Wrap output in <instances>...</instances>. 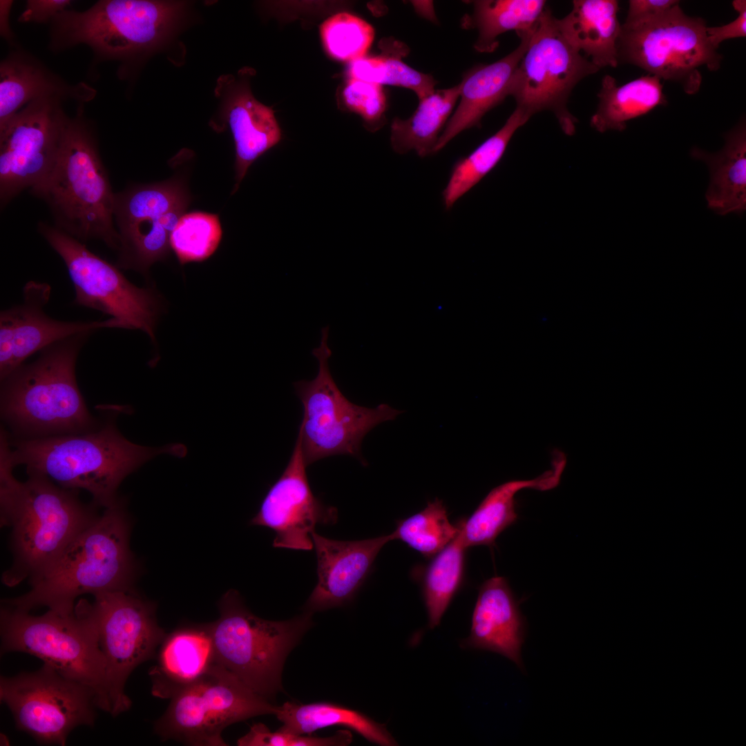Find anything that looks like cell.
Returning <instances> with one entry per match:
<instances>
[{"label":"cell","mask_w":746,"mask_h":746,"mask_svg":"<svg viewBox=\"0 0 746 746\" xmlns=\"http://www.w3.org/2000/svg\"><path fill=\"white\" fill-rule=\"evenodd\" d=\"M529 32L519 36V46L499 60L476 66L459 84L460 102L434 149H442L461 132L479 126L483 116L510 94L515 73L525 52Z\"/></svg>","instance_id":"obj_23"},{"label":"cell","mask_w":746,"mask_h":746,"mask_svg":"<svg viewBox=\"0 0 746 746\" xmlns=\"http://www.w3.org/2000/svg\"><path fill=\"white\" fill-rule=\"evenodd\" d=\"M216 94L220 99L218 116L211 126L220 132L228 124L236 150L235 180L237 191L249 166L282 139L274 111L252 95L249 86L232 75H222Z\"/></svg>","instance_id":"obj_19"},{"label":"cell","mask_w":746,"mask_h":746,"mask_svg":"<svg viewBox=\"0 0 746 746\" xmlns=\"http://www.w3.org/2000/svg\"><path fill=\"white\" fill-rule=\"evenodd\" d=\"M222 235L217 214L203 211L184 213L170 234V247L181 265L201 262L216 251Z\"/></svg>","instance_id":"obj_37"},{"label":"cell","mask_w":746,"mask_h":746,"mask_svg":"<svg viewBox=\"0 0 746 746\" xmlns=\"http://www.w3.org/2000/svg\"><path fill=\"white\" fill-rule=\"evenodd\" d=\"M79 104L68 119L57 162L30 192L44 201L55 227L82 241L97 239L117 250L115 193L101 160L95 132Z\"/></svg>","instance_id":"obj_5"},{"label":"cell","mask_w":746,"mask_h":746,"mask_svg":"<svg viewBox=\"0 0 746 746\" xmlns=\"http://www.w3.org/2000/svg\"><path fill=\"white\" fill-rule=\"evenodd\" d=\"M615 0H575L571 11L555 19L570 45L600 69L616 67L618 41L621 31Z\"/></svg>","instance_id":"obj_26"},{"label":"cell","mask_w":746,"mask_h":746,"mask_svg":"<svg viewBox=\"0 0 746 746\" xmlns=\"http://www.w3.org/2000/svg\"><path fill=\"white\" fill-rule=\"evenodd\" d=\"M732 6L738 13L734 21L725 25L707 26L706 28L708 40L716 49L725 40L746 37V1L734 0Z\"/></svg>","instance_id":"obj_41"},{"label":"cell","mask_w":746,"mask_h":746,"mask_svg":"<svg viewBox=\"0 0 746 746\" xmlns=\"http://www.w3.org/2000/svg\"><path fill=\"white\" fill-rule=\"evenodd\" d=\"M460 530L459 523L451 524L443 501L435 499L420 512L398 522L391 533L425 557L437 555Z\"/></svg>","instance_id":"obj_36"},{"label":"cell","mask_w":746,"mask_h":746,"mask_svg":"<svg viewBox=\"0 0 746 746\" xmlns=\"http://www.w3.org/2000/svg\"><path fill=\"white\" fill-rule=\"evenodd\" d=\"M555 19L546 8L529 33L510 95L515 98L516 108L530 117L551 111L562 131L573 135L577 120L568 110V99L579 82L600 68L570 45Z\"/></svg>","instance_id":"obj_11"},{"label":"cell","mask_w":746,"mask_h":746,"mask_svg":"<svg viewBox=\"0 0 746 746\" xmlns=\"http://www.w3.org/2000/svg\"><path fill=\"white\" fill-rule=\"evenodd\" d=\"M131 522L119 499L104 508L36 580L2 604L30 612L40 606L71 612L79 596L132 589L136 564L129 547Z\"/></svg>","instance_id":"obj_3"},{"label":"cell","mask_w":746,"mask_h":746,"mask_svg":"<svg viewBox=\"0 0 746 746\" xmlns=\"http://www.w3.org/2000/svg\"><path fill=\"white\" fill-rule=\"evenodd\" d=\"M408 52L407 46L394 41L390 52L382 55L383 62L381 85L410 89L420 100L434 91L436 81L431 75L420 73L402 61L401 57Z\"/></svg>","instance_id":"obj_39"},{"label":"cell","mask_w":746,"mask_h":746,"mask_svg":"<svg viewBox=\"0 0 746 746\" xmlns=\"http://www.w3.org/2000/svg\"><path fill=\"white\" fill-rule=\"evenodd\" d=\"M191 197L180 179L131 186L114 197L113 216L118 233L135 224L188 207Z\"/></svg>","instance_id":"obj_33"},{"label":"cell","mask_w":746,"mask_h":746,"mask_svg":"<svg viewBox=\"0 0 746 746\" xmlns=\"http://www.w3.org/2000/svg\"><path fill=\"white\" fill-rule=\"evenodd\" d=\"M343 96L348 108L363 118L369 130L376 131L381 126L386 109L381 85L350 78Z\"/></svg>","instance_id":"obj_40"},{"label":"cell","mask_w":746,"mask_h":746,"mask_svg":"<svg viewBox=\"0 0 746 746\" xmlns=\"http://www.w3.org/2000/svg\"><path fill=\"white\" fill-rule=\"evenodd\" d=\"M86 601L79 600L71 612L48 609L41 615L3 605L2 649L40 658L64 676L90 689L97 708L108 713L106 662Z\"/></svg>","instance_id":"obj_7"},{"label":"cell","mask_w":746,"mask_h":746,"mask_svg":"<svg viewBox=\"0 0 746 746\" xmlns=\"http://www.w3.org/2000/svg\"><path fill=\"white\" fill-rule=\"evenodd\" d=\"M9 461H0L1 526L12 529V555L1 581L9 587L36 580L99 515L96 505L79 499L77 490L37 474L21 482Z\"/></svg>","instance_id":"obj_1"},{"label":"cell","mask_w":746,"mask_h":746,"mask_svg":"<svg viewBox=\"0 0 746 746\" xmlns=\"http://www.w3.org/2000/svg\"><path fill=\"white\" fill-rule=\"evenodd\" d=\"M328 335L329 327H323L320 345L312 352L318 362L316 376L294 383L303 405L298 435L307 466L338 455L360 459L361 445L365 434L378 424L394 420L401 413L384 403L374 408L359 406L343 394L329 368L332 351L327 345Z\"/></svg>","instance_id":"obj_9"},{"label":"cell","mask_w":746,"mask_h":746,"mask_svg":"<svg viewBox=\"0 0 746 746\" xmlns=\"http://www.w3.org/2000/svg\"><path fill=\"white\" fill-rule=\"evenodd\" d=\"M217 664L207 625L178 629L165 636L160 646L157 663L149 671L152 695L171 698Z\"/></svg>","instance_id":"obj_24"},{"label":"cell","mask_w":746,"mask_h":746,"mask_svg":"<svg viewBox=\"0 0 746 746\" xmlns=\"http://www.w3.org/2000/svg\"><path fill=\"white\" fill-rule=\"evenodd\" d=\"M599 104L590 124L597 131H623L627 122L647 114L659 106L666 105L662 79L647 74L619 85L611 75L602 80L597 94Z\"/></svg>","instance_id":"obj_28"},{"label":"cell","mask_w":746,"mask_h":746,"mask_svg":"<svg viewBox=\"0 0 746 746\" xmlns=\"http://www.w3.org/2000/svg\"><path fill=\"white\" fill-rule=\"evenodd\" d=\"M526 634L524 617L506 579L495 576L485 581L479 590L470 635L461 647L499 653L524 671L522 647Z\"/></svg>","instance_id":"obj_21"},{"label":"cell","mask_w":746,"mask_h":746,"mask_svg":"<svg viewBox=\"0 0 746 746\" xmlns=\"http://www.w3.org/2000/svg\"><path fill=\"white\" fill-rule=\"evenodd\" d=\"M86 601L106 662L108 713L128 710L124 686L139 664L153 658L166 634L158 625L155 605L133 589L102 592Z\"/></svg>","instance_id":"obj_13"},{"label":"cell","mask_w":746,"mask_h":746,"mask_svg":"<svg viewBox=\"0 0 746 746\" xmlns=\"http://www.w3.org/2000/svg\"><path fill=\"white\" fill-rule=\"evenodd\" d=\"M283 723L280 731L303 735L330 726L349 727L370 742L381 745H396V742L384 725L360 711L336 704L321 702L298 704L286 702L276 707L275 714Z\"/></svg>","instance_id":"obj_29"},{"label":"cell","mask_w":746,"mask_h":746,"mask_svg":"<svg viewBox=\"0 0 746 746\" xmlns=\"http://www.w3.org/2000/svg\"><path fill=\"white\" fill-rule=\"evenodd\" d=\"M71 3L70 0H28L18 21L37 23L51 22L57 14L67 10Z\"/></svg>","instance_id":"obj_42"},{"label":"cell","mask_w":746,"mask_h":746,"mask_svg":"<svg viewBox=\"0 0 746 746\" xmlns=\"http://www.w3.org/2000/svg\"><path fill=\"white\" fill-rule=\"evenodd\" d=\"M725 144L709 153L694 146L691 156L708 166L710 181L705 193L708 207L716 213L741 214L746 209V124L745 118L724 135Z\"/></svg>","instance_id":"obj_27"},{"label":"cell","mask_w":746,"mask_h":746,"mask_svg":"<svg viewBox=\"0 0 746 746\" xmlns=\"http://www.w3.org/2000/svg\"><path fill=\"white\" fill-rule=\"evenodd\" d=\"M320 34L329 57L350 62L365 57L374 37L370 23L347 12L327 18L320 26Z\"/></svg>","instance_id":"obj_38"},{"label":"cell","mask_w":746,"mask_h":746,"mask_svg":"<svg viewBox=\"0 0 746 746\" xmlns=\"http://www.w3.org/2000/svg\"><path fill=\"white\" fill-rule=\"evenodd\" d=\"M705 21L686 15L679 4L664 14L637 23H623L618 41V62L630 64L662 80L678 84L694 95L702 84L700 68H720L722 55L709 43Z\"/></svg>","instance_id":"obj_10"},{"label":"cell","mask_w":746,"mask_h":746,"mask_svg":"<svg viewBox=\"0 0 746 746\" xmlns=\"http://www.w3.org/2000/svg\"><path fill=\"white\" fill-rule=\"evenodd\" d=\"M0 699L16 727L38 743L64 745L78 726H92L97 708L93 691L44 663L37 671L1 677Z\"/></svg>","instance_id":"obj_15"},{"label":"cell","mask_w":746,"mask_h":746,"mask_svg":"<svg viewBox=\"0 0 746 746\" xmlns=\"http://www.w3.org/2000/svg\"><path fill=\"white\" fill-rule=\"evenodd\" d=\"M299 435L289 461L279 479L265 497L250 524L275 532L276 548L310 551L311 534L318 524H332L337 510L324 505L309 486Z\"/></svg>","instance_id":"obj_17"},{"label":"cell","mask_w":746,"mask_h":746,"mask_svg":"<svg viewBox=\"0 0 746 746\" xmlns=\"http://www.w3.org/2000/svg\"><path fill=\"white\" fill-rule=\"evenodd\" d=\"M50 286L33 280L23 287V302L0 313V381L30 356L70 336L102 328H119L117 322L104 321H63L44 312Z\"/></svg>","instance_id":"obj_18"},{"label":"cell","mask_w":746,"mask_h":746,"mask_svg":"<svg viewBox=\"0 0 746 746\" xmlns=\"http://www.w3.org/2000/svg\"><path fill=\"white\" fill-rule=\"evenodd\" d=\"M530 118L516 108L501 128L468 156L455 163L442 192L443 202L447 210L496 166L515 133Z\"/></svg>","instance_id":"obj_32"},{"label":"cell","mask_w":746,"mask_h":746,"mask_svg":"<svg viewBox=\"0 0 746 746\" xmlns=\"http://www.w3.org/2000/svg\"><path fill=\"white\" fill-rule=\"evenodd\" d=\"M62 101L39 98L0 130L1 207L50 173L58 158L69 117Z\"/></svg>","instance_id":"obj_16"},{"label":"cell","mask_w":746,"mask_h":746,"mask_svg":"<svg viewBox=\"0 0 746 746\" xmlns=\"http://www.w3.org/2000/svg\"><path fill=\"white\" fill-rule=\"evenodd\" d=\"M459 97V84L434 90L420 99L408 118H395L391 125V144L399 154L414 151L423 157L434 153L437 141Z\"/></svg>","instance_id":"obj_30"},{"label":"cell","mask_w":746,"mask_h":746,"mask_svg":"<svg viewBox=\"0 0 746 746\" xmlns=\"http://www.w3.org/2000/svg\"><path fill=\"white\" fill-rule=\"evenodd\" d=\"M546 3L544 0L475 1L472 15L463 19V25L477 30L475 50L492 52L502 33L514 30L519 36L532 30L546 9Z\"/></svg>","instance_id":"obj_31"},{"label":"cell","mask_w":746,"mask_h":746,"mask_svg":"<svg viewBox=\"0 0 746 746\" xmlns=\"http://www.w3.org/2000/svg\"><path fill=\"white\" fill-rule=\"evenodd\" d=\"M8 436L15 466L24 465L28 475L44 476L62 488L86 490L93 503L104 508L119 499L120 484L144 463L163 453L186 454L182 444H135L120 433L113 417L83 433L35 439Z\"/></svg>","instance_id":"obj_2"},{"label":"cell","mask_w":746,"mask_h":746,"mask_svg":"<svg viewBox=\"0 0 746 746\" xmlns=\"http://www.w3.org/2000/svg\"><path fill=\"white\" fill-rule=\"evenodd\" d=\"M171 699L155 731L163 740L191 745H227L222 737L227 727L275 714L277 707L218 664Z\"/></svg>","instance_id":"obj_14"},{"label":"cell","mask_w":746,"mask_h":746,"mask_svg":"<svg viewBox=\"0 0 746 746\" xmlns=\"http://www.w3.org/2000/svg\"><path fill=\"white\" fill-rule=\"evenodd\" d=\"M13 4L12 0L0 1V34L7 42L14 44L15 35L10 24V14Z\"/></svg>","instance_id":"obj_44"},{"label":"cell","mask_w":746,"mask_h":746,"mask_svg":"<svg viewBox=\"0 0 746 746\" xmlns=\"http://www.w3.org/2000/svg\"><path fill=\"white\" fill-rule=\"evenodd\" d=\"M184 2L100 0L85 11L66 10L51 21L49 47L61 51L79 44L102 61H126L154 52L169 41Z\"/></svg>","instance_id":"obj_6"},{"label":"cell","mask_w":746,"mask_h":746,"mask_svg":"<svg viewBox=\"0 0 746 746\" xmlns=\"http://www.w3.org/2000/svg\"><path fill=\"white\" fill-rule=\"evenodd\" d=\"M566 462L562 452H555L551 468L542 475L533 479L507 481L492 489L470 517L459 522L465 547L493 545L498 535L517 519L516 495L528 488H554L560 483Z\"/></svg>","instance_id":"obj_25"},{"label":"cell","mask_w":746,"mask_h":746,"mask_svg":"<svg viewBox=\"0 0 746 746\" xmlns=\"http://www.w3.org/2000/svg\"><path fill=\"white\" fill-rule=\"evenodd\" d=\"M92 332L45 347L35 361L22 364L1 380V418L10 428V437L79 434L100 425L89 412L75 375L77 356Z\"/></svg>","instance_id":"obj_4"},{"label":"cell","mask_w":746,"mask_h":746,"mask_svg":"<svg viewBox=\"0 0 746 746\" xmlns=\"http://www.w3.org/2000/svg\"><path fill=\"white\" fill-rule=\"evenodd\" d=\"M219 610L220 618L207 625L217 664L269 700L282 689L285 658L311 627L312 613L264 620L251 613L233 589L223 595Z\"/></svg>","instance_id":"obj_8"},{"label":"cell","mask_w":746,"mask_h":746,"mask_svg":"<svg viewBox=\"0 0 746 746\" xmlns=\"http://www.w3.org/2000/svg\"><path fill=\"white\" fill-rule=\"evenodd\" d=\"M679 2L676 0H630L624 23H637L659 17Z\"/></svg>","instance_id":"obj_43"},{"label":"cell","mask_w":746,"mask_h":746,"mask_svg":"<svg viewBox=\"0 0 746 746\" xmlns=\"http://www.w3.org/2000/svg\"><path fill=\"white\" fill-rule=\"evenodd\" d=\"M96 94L88 84H69L30 53L15 50L0 64V130L37 99H73L82 104L93 99Z\"/></svg>","instance_id":"obj_22"},{"label":"cell","mask_w":746,"mask_h":746,"mask_svg":"<svg viewBox=\"0 0 746 746\" xmlns=\"http://www.w3.org/2000/svg\"><path fill=\"white\" fill-rule=\"evenodd\" d=\"M186 209L178 208L160 217L140 221L119 233L116 265L146 274L153 264L166 258L170 234Z\"/></svg>","instance_id":"obj_34"},{"label":"cell","mask_w":746,"mask_h":746,"mask_svg":"<svg viewBox=\"0 0 746 746\" xmlns=\"http://www.w3.org/2000/svg\"><path fill=\"white\" fill-rule=\"evenodd\" d=\"M466 549L459 530L455 539L435 555L426 569L423 581V595L430 629L439 624L461 586Z\"/></svg>","instance_id":"obj_35"},{"label":"cell","mask_w":746,"mask_h":746,"mask_svg":"<svg viewBox=\"0 0 746 746\" xmlns=\"http://www.w3.org/2000/svg\"><path fill=\"white\" fill-rule=\"evenodd\" d=\"M38 230L64 262L74 287L75 305L98 310L115 319L119 328L140 329L155 341L162 307L155 287L134 285L116 265L55 226L40 222Z\"/></svg>","instance_id":"obj_12"},{"label":"cell","mask_w":746,"mask_h":746,"mask_svg":"<svg viewBox=\"0 0 746 746\" xmlns=\"http://www.w3.org/2000/svg\"><path fill=\"white\" fill-rule=\"evenodd\" d=\"M317 558L318 582L305 609L313 613L350 602L368 576L391 533L357 541H339L311 534Z\"/></svg>","instance_id":"obj_20"}]
</instances>
